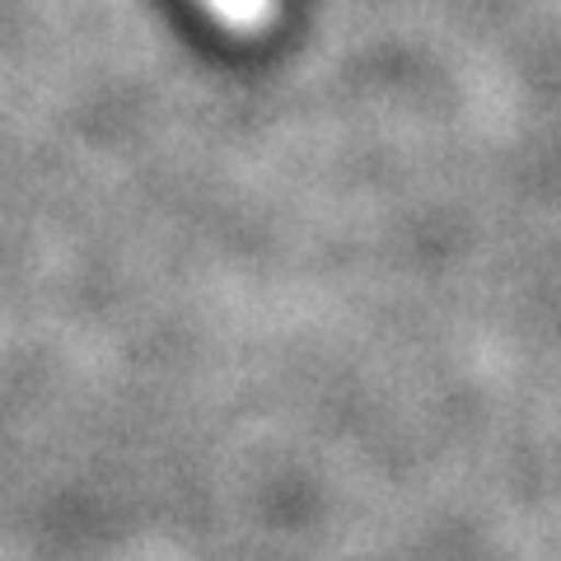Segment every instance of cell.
Segmentation results:
<instances>
[{"label": "cell", "instance_id": "obj_1", "mask_svg": "<svg viewBox=\"0 0 561 561\" xmlns=\"http://www.w3.org/2000/svg\"><path fill=\"white\" fill-rule=\"evenodd\" d=\"M206 10L230 28H262L276 14V0H206Z\"/></svg>", "mask_w": 561, "mask_h": 561}]
</instances>
